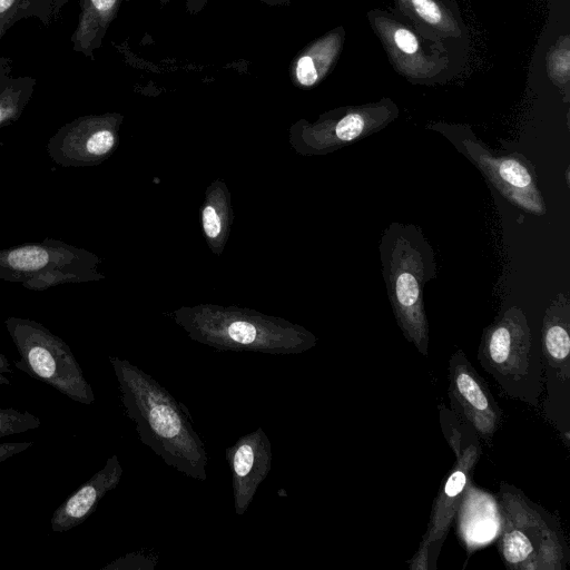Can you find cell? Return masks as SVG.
Here are the masks:
<instances>
[{"mask_svg":"<svg viewBox=\"0 0 570 570\" xmlns=\"http://www.w3.org/2000/svg\"><path fill=\"white\" fill-rule=\"evenodd\" d=\"M203 225L208 237L215 238L220 233L219 217L210 206H207L203 212Z\"/></svg>","mask_w":570,"mask_h":570,"instance_id":"cb8c5ba5","label":"cell"},{"mask_svg":"<svg viewBox=\"0 0 570 570\" xmlns=\"http://www.w3.org/2000/svg\"><path fill=\"white\" fill-rule=\"evenodd\" d=\"M111 118L83 116L61 126L49 139L47 151L62 167L95 165L114 148Z\"/></svg>","mask_w":570,"mask_h":570,"instance_id":"8fae6325","label":"cell"},{"mask_svg":"<svg viewBox=\"0 0 570 570\" xmlns=\"http://www.w3.org/2000/svg\"><path fill=\"white\" fill-rule=\"evenodd\" d=\"M157 558L154 556H146L142 553H128L122 558L104 567V570L112 569H154Z\"/></svg>","mask_w":570,"mask_h":570,"instance_id":"44dd1931","label":"cell"},{"mask_svg":"<svg viewBox=\"0 0 570 570\" xmlns=\"http://www.w3.org/2000/svg\"><path fill=\"white\" fill-rule=\"evenodd\" d=\"M416 13L426 22L436 24L442 19V13L433 0H409Z\"/></svg>","mask_w":570,"mask_h":570,"instance_id":"7402d4cb","label":"cell"},{"mask_svg":"<svg viewBox=\"0 0 570 570\" xmlns=\"http://www.w3.org/2000/svg\"><path fill=\"white\" fill-rule=\"evenodd\" d=\"M122 473L118 456L111 455L101 470L55 510L50 519L52 531L66 532L85 522L95 512L100 500L120 483Z\"/></svg>","mask_w":570,"mask_h":570,"instance_id":"4fadbf2b","label":"cell"},{"mask_svg":"<svg viewBox=\"0 0 570 570\" xmlns=\"http://www.w3.org/2000/svg\"><path fill=\"white\" fill-rule=\"evenodd\" d=\"M40 425V419L28 411L13 407L0 409V438L20 434L38 429Z\"/></svg>","mask_w":570,"mask_h":570,"instance_id":"d6986e66","label":"cell"},{"mask_svg":"<svg viewBox=\"0 0 570 570\" xmlns=\"http://www.w3.org/2000/svg\"><path fill=\"white\" fill-rule=\"evenodd\" d=\"M120 0H81L79 21L71 36L72 50L92 57L100 47Z\"/></svg>","mask_w":570,"mask_h":570,"instance_id":"9a60e30c","label":"cell"},{"mask_svg":"<svg viewBox=\"0 0 570 570\" xmlns=\"http://www.w3.org/2000/svg\"><path fill=\"white\" fill-rule=\"evenodd\" d=\"M262 2H265L269 6H277L288 2L289 0H261Z\"/></svg>","mask_w":570,"mask_h":570,"instance_id":"83f0119b","label":"cell"},{"mask_svg":"<svg viewBox=\"0 0 570 570\" xmlns=\"http://www.w3.org/2000/svg\"><path fill=\"white\" fill-rule=\"evenodd\" d=\"M33 0H0V42L6 31L32 9ZM1 51V48H0Z\"/></svg>","mask_w":570,"mask_h":570,"instance_id":"ffe728a7","label":"cell"},{"mask_svg":"<svg viewBox=\"0 0 570 570\" xmlns=\"http://www.w3.org/2000/svg\"><path fill=\"white\" fill-rule=\"evenodd\" d=\"M383 275L397 325L409 343L429 354V322L423 304L424 285L435 275L434 252L412 224H391L380 245Z\"/></svg>","mask_w":570,"mask_h":570,"instance_id":"7a4b0ae2","label":"cell"},{"mask_svg":"<svg viewBox=\"0 0 570 570\" xmlns=\"http://www.w3.org/2000/svg\"><path fill=\"white\" fill-rule=\"evenodd\" d=\"M121 403L140 441L188 478L206 481L208 456L190 414L153 376L129 361L110 356Z\"/></svg>","mask_w":570,"mask_h":570,"instance_id":"6da1fadb","label":"cell"},{"mask_svg":"<svg viewBox=\"0 0 570 570\" xmlns=\"http://www.w3.org/2000/svg\"><path fill=\"white\" fill-rule=\"evenodd\" d=\"M36 83L32 77H14L11 59L0 56V128L20 118L35 92Z\"/></svg>","mask_w":570,"mask_h":570,"instance_id":"2e32d148","label":"cell"},{"mask_svg":"<svg viewBox=\"0 0 570 570\" xmlns=\"http://www.w3.org/2000/svg\"><path fill=\"white\" fill-rule=\"evenodd\" d=\"M459 537L469 554L488 544L500 530V514L497 498L476 488L472 481L456 511Z\"/></svg>","mask_w":570,"mask_h":570,"instance_id":"5bb4252c","label":"cell"},{"mask_svg":"<svg viewBox=\"0 0 570 570\" xmlns=\"http://www.w3.org/2000/svg\"><path fill=\"white\" fill-rule=\"evenodd\" d=\"M452 412L490 445L502 424V411L488 384L458 348L449 360V390Z\"/></svg>","mask_w":570,"mask_h":570,"instance_id":"9c48e42d","label":"cell"},{"mask_svg":"<svg viewBox=\"0 0 570 570\" xmlns=\"http://www.w3.org/2000/svg\"><path fill=\"white\" fill-rule=\"evenodd\" d=\"M161 3H167L169 0H160Z\"/></svg>","mask_w":570,"mask_h":570,"instance_id":"f1b7e54d","label":"cell"},{"mask_svg":"<svg viewBox=\"0 0 570 570\" xmlns=\"http://www.w3.org/2000/svg\"><path fill=\"white\" fill-rule=\"evenodd\" d=\"M96 257L65 242L46 238L0 250V281L20 283L31 291L92 281Z\"/></svg>","mask_w":570,"mask_h":570,"instance_id":"8992f818","label":"cell"},{"mask_svg":"<svg viewBox=\"0 0 570 570\" xmlns=\"http://www.w3.org/2000/svg\"><path fill=\"white\" fill-rule=\"evenodd\" d=\"M328 48L330 45L321 41L296 60L293 73L299 85L309 87L318 81L331 61Z\"/></svg>","mask_w":570,"mask_h":570,"instance_id":"e0dca14e","label":"cell"},{"mask_svg":"<svg viewBox=\"0 0 570 570\" xmlns=\"http://www.w3.org/2000/svg\"><path fill=\"white\" fill-rule=\"evenodd\" d=\"M4 374H12L10 363L6 355L0 351V386L10 385V380Z\"/></svg>","mask_w":570,"mask_h":570,"instance_id":"484cf974","label":"cell"},{"mask_svg":"<svg viewBox=\"0 0 570 570\" xmlns=\"http://www.w3.org/2000/svg\"><path fill=\"white\" fill-rule=\"evenodd\" d=\"M481 441L470 431L462 448L455 454V463L444 478L434 499L428 529L416 553L409 560L412 570L435 569L441 548L448 537L474 468L481 456Z\"/></svg>","mask_w":570,"mask_h":570,"instance_id":"ba28073f","label":"cell"},{"mask_svg":"<svg viewBox=\"0 0 570 570\" xmlns=\"http://www.w3.org/2000/svg\"><path fill=\"white\" fill-rule=\"evenodd\" d=\"M498 550L511 570H567L570 548L559 518L525 493L500 482Z\"/></svg>","mask_w":570,"mask_h":570,"instance_id":"3957f363","label":"cell"},{"mask_svg":"<svg viewBox=\"0 0 570 570\" xmlns=\"http://www.w3.org/2000/svg\"><path fill=\"white\" fill-rule=\"evenodd\" d=\"M394 41L397 48L405 53H414L419 48L415 36L406 29L396 30Z\"/></svg>","mask_w":570,"mask_h":570,"instance_id":"603a6c76","label":"cell"},{"mask_svg":"<svg viewBox=\"0 0 570 570\" xmlns=\"http://www.w3.org/2000/svg\"><path fill=\"white\" fill-rule=\"evenodd\" d=\"M478 361L507 397L539 405L543 393L541 341H534L521 307H508L484 328Z\"/></svg>","mask_w":570,"mask_h":570,"instance_id":"277c9868","label":"cell"},{"mask_svg":"<svg viewBox=\"0 0 570 570\" xmlns=\"http://www.w3.org/2000/svg\"><path fill=\"white\" fill-rule=\"evenodd\" d=\"M208 0H187L186 1V9L191 12V13H196L198 11H200L205 4L207 3Z\"/></svg>","mask_w":570,"mask_h":570,"instance_id":"4316f807","label":"cell"},{"mask_svg":"<svg viewBox=\"0 0 570 570\" xmlns=\"http://www.w3.org/2000/svg\"><path fill=\"white\" fill-rule=\"evenodd\" d=\"M541 347L546 392L543 414L569 444L570 302L564 294H558L546 308Z\"/></svg>","mask_w":570,"mask_h":570,"instance_id":"52a82bcc","label":"cell"},{"mask_svg":"<svg viewBox=\"0 0 570 570\" xmlns=\"http://www.w3.org/2000/svg\"><path fill=\"white\" fill-rule=\"evenodd\" d=\"M367 114L357 111L348 112L334 125V139L342 144H348L367 136L376 127L375 121H370Z\"/></svg>","mask_w":570,"mask_h":570,"instance_id":"ac0fdd59","label":"cell"},{"mask_svg":"<svg viewBox=\"0 0 570 570\" xmlns=\"http://www.w3.org/2000/svg\"><path fill=\"white\" fill-rule=\"evenodd\" d=\"M463 147L468 157L507 200L527 213L546 214L534 166L525 156L518 153L497 156L469 139L463 141Z\"/></svg>","mask_w":570,"mask_h":570,"instance_id":"30bf717a","label":"cell"},{"mask_svg":"<svg viewBox=\"0 0 570 570\" xmlns=\"http://www.w3.org/2000/svg\"><path fill=\"white\" fill-rule=\"evenodd\" d=\"M226 460L232 471L234 510L243 515L272 470V443L265 431L257 428L226 449Z\"/></svg>","mask_w":570,"mask_h":570,"instance_id":"7c38bea8","label":"cell"},{"mask_svg":"<svg viewBox=\"0 0 570 570\" xmlns=\"http://www.w3.org/2000/svg\"><path fill=\"white\" fill-rule=\"evenodd\" d=\"M32 442H6L0 443V464L32 446Z\"/></svg>","mask_w":570,"mask_h":570,"instance_id":"d4e9b609","label":"cell"},{"mask_svg":"<svg viewBox=\"0 0 570 570\" xmlns=\"http://www.w3.org/2000/svg\"><path fill=\"white\" fill-rule=\"evenodd\" d=\"M20 360L14 366L72 401L89 405L95 401L90 383L70 346L41 323L16 316L4 321Z\"/></svg>","mask_w":570,"mask_h":570,"instance_id":"5b68a950","label":"cell"}]
</instances>
